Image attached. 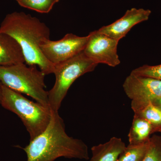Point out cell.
I'll use <instances>...</instances> for the list:
<instances>
[{"instance_id":"6da1fadb","label":"cell","mask_w":161,"mask_h":161,"mask_svg":"<svg viewBox=\"0 0 161 161\" xmlns=\"http://www.w3.org/2000/svg\"><path fill=\"white\" fill-rule=\"evenodd\" d=\"M22 149L27 156L26 161H54L61 157L89 159L87 146L81 140L67 134L58 112H52L46 130Z\"/></svg>"},{"instance_id":"7a4b0ae2","label":"cell","mask_w":161,"mask_h":161,"mask_svg":"<svg viewBox=\"0 0 161 161\" xmlns=\"http://www.w3.org/2000/svg\"><path fill=\"white\" fill-rule=\"evenodd\" d=\"M0 32L10 35L17 40L27 65L38 66L46 75L53 74L54 65L45 58L40 48V44L50 36V30L45 23L30 14L14 12L4 18Z\"/></svg>"},{"instance_id":"3957f363","label":"cell","mask_w":161,"mask_h":161,"mask_svg":"<svg viewBox=\"0 0 161 161\" xmlns=\"http://www.w3.org/2000/svg\"><path fill=\"white\" fill-rule=\"evenodd\" d=\"M45 74L36 66L25 63L0 66V82L3 85L33 98L49 108L48 93L45 90Z\"/></svg>"},{"instance_id":"277c9868","label":"cell","mask_w":161,"mask_h":161,"mask_svg":"<svg viewBox=\"0 0 161 161\" xmlns=\"http://www.w3.org/2000/svg\"><path fill=\"white\" fill-rule=\"evenodd\" d=\"M1 104L19 117L29 133L30 140L46 130L51 119L52 112L49 108L4 85Z\"/></svg>"},{"instance_id":"5b68a950","label":"cell","mask_w":161,"mask_h":161,"mask_svg":"<svg viewBox=\"0 0 161 161\" xmlns=\"http://www.w3.org/2000/svg\"><path fill=\"white\" fill-rule=\"evenodd\" d=\"M98 64L87 57L83 52L74 58L54 65L56 80L48 91L49 108L58 112L70 87L76 79L86 73L93 71Z\"/></svg>"},{"instance_id":"8992f818","label":"cell","mask_w":161,"mask_h":161,"mask_svg":"<svg viewBox=\"0 0 161 161\" xmlns=\"http://www.w3.org/2000/svg\"><path fill=\"white\" fill-rule=\"evenodd\" d=\"M123 87L127 96L131 99V108L135 112L143 108L161 96V80L130 74Z\"/></svg>"},{"instance_id":"52a82bcc","label":"cell","mask_w":161,"mask_h":161,"mask_svg":"<svg viewBox=\"0 0 161 161\" xmlns=\"http://www.w3.org/2000/svg\"><path fill=\"white\" fill-rule=\"evenodd\" d=\"M89 38V35L81 37L72 33L67 34L57 41L49 39L43 41L40 44V48L45 58L55 65L82 53Z\"/></svg>"},{"instance_id":"ba28073f","label":"cell","mask_w":161,"mask_h":161,"mask_svg":"<svg viewBox=\"0 0 161 161\" xmlns=\"http://www.w3.org/2000/svg\"><path fill=\"white\" fill-rule=\"evenodd\" d=\"M84 53L93 62L115 67L119 65L117 53L118 40L101 33L98 30L91 32Z\"/></svg>"},{"instance_id":"9c48e42d","label":"cell","mask_w":161,"mask_h":161,"mask_svg":"<svg viewBox=\"0 0 161 161\" xmlns=\"http://www.w3.org/2000/svg\"><path fill=\"white\" fill-rule=\"evenodd\" d=\"M151 14L150 9L132 8L127 10L123 16L110 25L103 26L98 32L119 41L136 24L147 21Z\"/></svg>"},{"instance_id":"30bf717a","label":"cell","mask_w":161,"mask_h":161,"mask_svg":"<svg viewBox=\"0 0 161 161\" xmlns=\"http://www.w3.org/2000/svg\"><path fill=\"white\" fill-rule=\"evenodd\" d=\"M25 63L22 47L10 35L0 32V66Z\"/></svg>"},{"instance_id":"8fae6325","label":"cell","mask_w":161,"mask_h":161,"mask_svg":"<svg viewBox=\"0 0 161 161\" xmlns=\"http://www.w3.org/2000/svg\"><path fill=\"white\" fill-rule=\"evenodd\" d=\"M126 147L121 139L114 136L105 143L92 147L89 161H117Z\"/></svg>"},{"instance_id":"7c38bea8","label":"cell","mask_w":161,"mask_h":161,"mask_svg":"<svg viewBox=\"0 0 161 161\" xmlns=\"http://www.w3.org/2000/svg\"><path fill=\"white\" fill-rule=\"evenodd\" d=\"M154 128L150 122L137 115H134L128 134L130 145H138L148 142L150 136L154 133Z\"/></svg>"},{"instance_id":"4fadbf2b","label":"cell","mask_w":161,"mask_h":161,"mask_svg":"<svg viewBox=\"0 0 161 161\" xmlns=\"http://www.w3.org/2000/svg\"><path fill=\"white\" fill-rule=\"evenodd\" d=\"M149 141L138 145L129 144L121 153L117 161H142L149 146Z\"/></svg>"},{"instance_id":"5bb4252c","label":"cell","mask_w":161,"mask_h":161,"mask_svg":"<svg viewBox=\"0 0 161 161\" xmlns=\"http://www.w3.org/2000/svg\"><path fill=\"white\" fill-rule=\"evenodd\" d=\"M134 115L145 119L152 125L156 132H161V110L150 103Z\"/></svg>"},{"instance_id":"9a60e30c","label":"cell","mask_w":161,"mask_h":161,"mask_svg":"<svg viewBox=\"0 0 161 161\" xmlns=\"http://www.w3.org/2000/svg\"><path fill=\"white\" fill-rule=\"evenodd\" d=\"M60 0H18L22 7L34 10L40 13H48Z\"/></svg>"},{"instance_id":"2e32d148","label":"cell","mask_w":161,"mask_h":161,"mask_svg":"<svg viewBox=\"0 0 161 161\" xmlns=\"http://www.w3.org/2000/svg\"><path fill=\"white\" fill-rule=\"evenodd\" d=\"M142 161H161V136L150 137L149 146Z\"/></svg>"},{"instance_id":"e0dca14e","label":"cell","mask_w":161,"mask_h":161,"mask_svg":"<svg viewBox=\"0 0 161 161\" xmlns=\"http://www.w3.org/2000/svg\"><path fill=\"white\" fill-rule=\"evenodd\" d=\"M131 74L161 80V64L154 66L145 64L133 69Z\"/></svg>"},{"instance_id":"ac0fdd59","label":"cell","mask_w":161,"mask_h":161,"mask_svg":"<svg viewBox=\"0 0 161 161\" xmlns=\"http://www.w3.org/2000/svg\"><path fill=\"white\" fill-rule=\"evenodd\" d=\"M152 103L161 110V96L153 101Z\"/></svg>"},{"instance_id":"d6986e66","label":"cell","mask_w":161,"mask_h":161,"mask_svg":"<svg viewBox=\"0 0 161 161\" xmlns=\"http://www.w3.org/2000/svg\"><path fill=\"white\" fill-rule=\"evenodd\" d=\"M2 86H3V85L0 82V104H1L2 98Z\"/></svg>"},{"instance_id":"ffe728a7","label":"cell","mask_w":161,"mask_h":161,"mask_svg":"<svg viewBox=\"0 0 161 161\" xmlns=\"http://www.w3.org/2000/svg\"><path fill=\"white\" fill-rule=\"evenodd\" d=\"M16 1H18V0H16Z\"/></svg>"}]
</instances>
